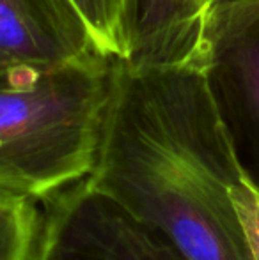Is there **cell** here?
Instances as JSON below:
<instances>
[{"mask_svg":"<svg viewBox=\"0 0 259 260\" xmlns=\"http://www.w3.org/2000/svg\"><path fill=\"white\" fill-rule=\"evenodd\" d=\"M200 69L233 152L259 189V0H220L213 7Z\"/></svg>","mask_w":259,"mask_h":260,"instance_id":"3","label":"cell"},{"mask_svg":"<svg viewBox=\"0 0 259 260\" xmlns=\"http://www.w3.org/2000/svg\"><path fill=\"white\" fill-rule=\"evenodd\" d=\"M32 260H192L87 179L45 200Z\"/></svg>","mask_w":259,"mask_h":260,"instance_id":"4","label":"cell"},{"mask_svg":"<svg viewBox=\"0 0 259 260\" xmlns=\"http://www.w3.org/2000/svg\"><path fill=\"white\" fill-rule=\"evenodd\" d=\"M96 48L107 57H128L130 0H71Z\"/></svg>","mask_w":259,"mask_h":260,"instance_id":"8","label":"cell"},{"mask_svg":"<svg viewBox=\"0 0 259 260\" xmlns=\"http://www.w3.org/2000/svg\"><path fill=\"white\" fill-rule=\"evenodd\" d=\"M41 212L27 195L0 189V260H32Z\"/></svg>","mask_w":259,"mask_h":260,"instance_id":"7","label":"cell"},{"mask_svg":"<svg viewBox=\"0 0 259 260\" xmlns=\"http://www.w3.org/2000/svg\"><path fill=\"white\" fill-rule=\"evenodd\" d=\"M100 53L71 0H0V73Z\"/></svg>","mask_w":259,"mask_h":260,"instance_id":"5","label":"cell"},{"mask_svg":"<svg viewBox=\"0 0 259 260\" xmlns=\"http://www.w3.org/2000/svg\"><path fill=\"white\" fill-rule=\"evenodd\" d=\"M93 188L192 260H252L231 202L245 181L203 69L112 58Z\"/></svg>","mask_w":259,"mask_h":260,"instance_id":"1","label":"cell"},{"mask_svg":"<svg viewBox=\"0 0 259 260\" xmlns=\"http://www.w3.org/2000/svg\"><path fill=\"white\" fill-rule=\"evenodd\" d=\"M112 58L93 53L0 73V189L45 202L91 174Z\"/></svg>","mask_w":259,"mask_h":260,"instance_id":"2","label":"cell"},{"mask_svg":"<svg viewBox=\"0 0 259 260\" xmlns=\"http://www.w3.org/2000/svg\"><path fill=\"white\" fill-rule=\"evenodd\" d=\"M231 202L252 260H259V189L249 179L231 191Z\"/></svg>","mask_w":259,"mask_h":260,"instance_id":"9","label":"cell"},{"mask_svg":"<svg viewBox=\"0 0 259 260\" xmlns=\"http://www.w3.org/2000/svg\"><path fill=\"white\" fill-rule=\"evenodd\" d=\"M220 0H130L128 57L137 68L200 69L204 28Z\"/></svg>","mask_w":259,"mask_h":260,"instance_id":"6","label":"cell"}]
</instances>
